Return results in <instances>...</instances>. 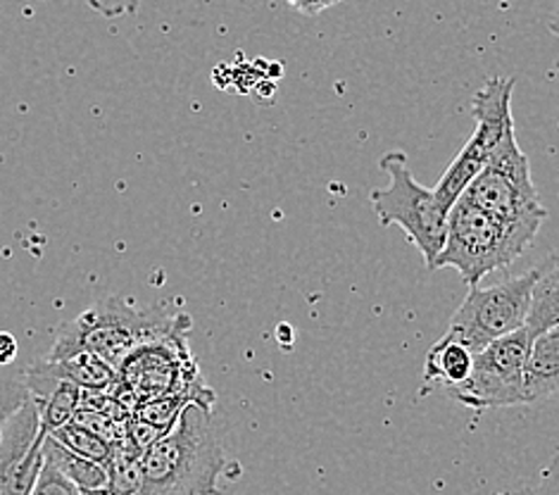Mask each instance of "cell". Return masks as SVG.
Instances as JSON below:
<instances>
[{
  "label": "cell",
  "mask_w": 559,
  "mask_h": 495,
  "mask_svg": "<svg viewBox=\"0 0 559 495\" xmlns=\"http://www.w3.org/2000/svg\"><path fill=\"white\" fill-rule=\"evenodd\" d=\"M490 155L492 153L481 143V139L472 133V139L464 143V149L457 153L455 160H452L450 167L441 177V181H438V186L433 189L438 203H441L450 212L452 205H455L462 198V193L469 189V184L488 165Z\"/></svg>",
  "instance_id": "obj_11"
},
{
  "label": "cell",
  "mask_w": 559,
  "mask_h": 495,
  "mask_svg": "<svg viewBox=\"0 0 559 495\" xmlns=\"http://www.w3.org/2000/svg\"><path fill=\"white\" fill-rule=\"evenodd\" d=\"M559 322V250L545 258L536 267V284L531 293V307L526 317V329L534 333L548 331Z\"/></svg>",
  "instance_id": "obj_13"
},
{
  "label": "cell",
  "mask_w": 559,
  "mask_h": 495,
  "mask_svg": "<svg viewBox=\"0 0 559 495\" xmlns=\"http://www.w3.org/2000/svg\"><path fill=\"white\" fill-rule=\"evenodd\" d=\"M17 357V341L10 333H0V365H8Z\"/></svg>",
  "instance_id": "obj_22"
},
{
  "label": "cell",
  "mask_w": 559,
  "mask_h": 495,
  "mask_svg": "<svg viewBox=\"0 0 559 495\" xmlns=\"http://www.w3.org/2000/svg\"><path fill=\"white\" fill-rule=\"evenodd\" d=\"M531 345H534V333L526 327L492 341L474 355L469 379L457 388H450L452 398L472 410L522 405Z\"/></svg>",
  "instance_id": "obj_8"
},
{
  "label": "cell",
  "mask_w": 559,
  "mask_h": 495,
  "mask_svg": "<svg viewBox=\"0 0 559 495\" xmlns=\"http://www.w3.org/2000/svg\"><path fill=\"white\" fill-rule=\"evenodd\" d=\"M559 391V322L538 333L526 363L524 403H538Z\"/></svg>",
  "instance_id": "obj_10"
},
{
  "label": "cell",
  "mask_w": 559,
  "mask_h": 495,
  "mask_svg": "<svg viewBox=\"0 0 559 495\" xmlns=\"http://www.w3.org/2000/svg\"><path fill=\"white\" fill-rule=\"evenodd\" d=\"M462 198L502 224L534 234L540 232L545 217H548V210L540 203L536 184L531 179L528 157L519 149L514 131L492 151L488 165L469 184Z\"/></svg>",
  "instance_id": "obj_6"
},
{
  "label": "cell",
  "mask_w": 559,
  "mask_h": 495,
  "mask_svg": "<svg viewBox=\"0 0 559 495\" xmlns=\"http://www.w3.org/2000/svg\"><path fill=\"white\" fill-rule=\"evenodd\" d=\"M141 495H222L226 460L212 410L189 405L175 429L143 452Z\"/></svg>",
  "instance_id": "obj_1"
},
{
  "label": "cell",
  "mask_w": 559,
  "mask_h": 495,
  "mask_svg": "<svg viewBox=\"0 0 559 495\" xmlns=\"http://www.w3.org/2000/svg\"><path fill=\"white\" fill-rule=\"evenodd\" d=\"M86 3L96 12H100L103 17L119 20L127 15H136L141 0H86Z\"/></svg>",
  "instance_id": "obj_20"
},
{
  "label": "cell",
  "mask_w": 559,
  "mask_h": 495,
  "mask_svg": "<svg viewBox=\"0 0 559 495\" xmlns=\"http://www.w3.org/2000/svg\"><path fill=\"white\" fill-rule=\"evenodd\" d=\"M379 167L391 179L385 189H374L369 196L379 224L403 226L407 238L421 252L426 270L433 272L436 260L445 246L450 212L438 203L433 189H426L412 177L405 153H385L379 160Z\"/></svg>",
  "instance_id": "obj_4"
},
{
  "label": "cell",
  "mask_w": 559,
  "mask_h": 495,
  "mask_svg": "<svg viewBox=\"0 0 559 495\" xmlns=\"http://www.w3.org/2000/svg\"><path fill=\"white\" fill-rule=\"evenodd\" d=\"M286 3L298 8L300 12H305V15H317V12L336 5V3H341V0H286Z\"/></svg>",
  "instance_id": "obj_21"
},
{
  "label": "cell",
  "mask_w": 559,
  "mask_h": 495,
  "mask_svg": "<svg viewBox=\"0 0 559 495\" xmlns=\"http://www.w3.org/2000/svg\"><path fill=\"white\" fill-rule=\"evenodd\" d=\"M46 438L41 410L29 396L12 414L0 438V495H32L46 462Z\"/></svg>",
  "instance_id": "obj_9"
},
{
  "label": "cell",
  "mask_w": 559,
  "mask_h": 495,
  "mask_svg": "<svg viewBox=\"0 0 559 495\" xmlns=\"http://www.w3.org/2000/svg\"><path fill=\"white\" fill-rule=\"evenodd\" d=\"M536 236L528 229L502 224L460 198L448 215L445 246L433 270L452 267L472 288L481 284L484 276L510 267Z\"/></svg>",
  "instance_id": "obj_3"
},
{
  "label": "cell",
  "mask_w": 559,
  "mask_h": 495,
  "mask_svg": "<svg viewBox=\"0 0 559 495\" xmlns=\"http://www.w3.org/2000/svg\"><path fill=\"white\" fill-rule=\"evenodd\" d=\"M548 30L559 38V5L555 8V12L550 15V20H548ZM559 72V70H557Z\"/></svg>",
  "instance_id": "obj_23"
},
{
  "label": "cell",
  "mask_w": 559,
  "mask_h": 495,
  "mask_svg": "<svg viewBox=\"0 0 559 495\" xmlns=\"http://www.w3.org/2000/svg\"><path fill=\"white\" fill-rule=\"evenodd\" d=\"M183 317L186 313H171L167 305L141 310L129 298H103L58 331L48 357L64 360L76 353H93L117 369L131 351L171 331Z\"/></svg>",
  "instance_id": "obj_2"
},
{
  "label": "cell",
  "mask_w": 559,
  "mask_h": 495,
  "mask_svg": "<svg viewBox=\"0 0 559 495\" xmlns=\"http://www.w3.org/2000/svg\"><path fill=\"white\" fill-rule=\"evenodd\" d=\"M504 495H559V452L550 460V464L538 474L536 481H531L528 486L504 493Z\"/></svg>",
  "instance_id": "obj_19"
},
{
  "label": "cell",
  "mask_w": 559,
  "mask_h": 495,
  "mask_svg": "<svg viewBox=\"0 0 559 495\" xmlns=\"http://www.w3.org/2000/svg\"><path fill=\"white\" fill-rule=\"evenodd\" d=\"M26 398H29V388L22 377L0 381V438H3L10 417L26 403Z\"/></svg>",
  "instance_id": "obj_17"
},
{
  "label": "cell",
  "mask_w": 559,
  "mask_h": 495,
  "mask_svg": "<svg viewBox=\"0 0 559 495\" xmlns=\"http://www.w3.org/2000/svg\"><path fill=\"white\" fill-rule=\"evenodd\" d=\"M32 495H82V491H79L56 464L46 460L44 470L38 474L32 488Z\"/></svg>",
  "instance_id": "obj_18"
},
{
  "label": "cell",
  "mask_w": 559,
  "mask_h": 495,
  "mask_svg": "<svg viewBox=\"0 0 559 495\" xmlns=\"http://www.w3.org/2000/svg\"><path fill=\"white\" fill-rule=\"evenodd\" d=\"M48 436L56 438L60 446L72 450L74 455H82V458L93 460V462H98V464H105V467L110 464L115 444H110V440L103 438L100 434L91 432L88 426H84V424L70 422V424L60 426V429L50 432Z\"/></svg>",
  "instance_id": "obj_16"
},
{
  "label": "cell",
  "mask_w": 559,
  "mask_h": 495,
  "mask_svg": "<svg viewBox=\"0 0 559 495\" xmlns=\"http://www.w3.org/2000/svg\"><path fill=\"white\" fill-rule=\"evenodd\" d=\"M472 369L474 353L457 339H452L450 333H443V337L431 345L429 355H426L424 381L443 384L450 391V388H457L467 381Z\"/></svg>",
  "instance_id": "obj_12"
},
{
  "label": "cell",
  "mask_w": 559,
  "mask_h": 495,
  "mask_svg": "<svg viewBox=\"0 0 559 495\" xmlns=\"http://www.w3.org/2000/svg\"><path fill=\"white\" fill-rule=\"evenodd\" d=\"M48 360L56 377L70 381L91 393H112L117 388V369L93 353H76L64 360Z\"/></svg>",
  "instance_id": "obj_14"
},
{
  "label": "cell",
  "mask_w": 559,
  "mask_h": 495,
  "mask_svg": "<svg viewBox=\"0 0 559 495\" xmlns=\"http://www.w3.org/2000/svg\"><path fill=\"white\" fill-rule=\"evenodd\" d=\"M44 452H46V460L56 464L58 470L64 476H68L79 491H103V488H108L110 474H108V467H105V464L86 460V458H82V455H74L72 450L60 446L58 440L50 438V436L46 438Z\"/></svg>",
  "instance_id": "obj_15"
},
{
  "label": "cell",
  "mask_w": 559,
  "mask_h": 495,
  "mask_svg": "<svg viewBox=\"0 0 559 495\" xmlns=\"http://www.w3.org/2000/svg\"><path fill=\"white\" fill-rule=\"evenodd\" d=\"M534 284L536 267L492 286H472L467 298L452 315L445 333L467 345L474 355L481 353L492 341L526 325Z\"/></svg>",
  "instance_id": "obj_7"
},
{
  "label": "cell",
  "mask_w": 559,
  "mask_h": 495,
  "mask_svg": "<svg viewBox=\"0 0 559 495\" xmlns=\"http://www.w3.org/2000/svg\"><path fill=\"white\" fill-rule=\"evenodd\" d=\"M191 325V317L186 315L175 329L141 343L127 355L124 363L117 367V388L112 391L117 400L134 410L148 400L203 384L189 347Z\"/></svg>",
  "instance_id": "obj_5"
}]
</instances>
